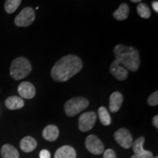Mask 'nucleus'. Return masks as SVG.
Wrapping results in <instances>:
<instances>
[{
    "mask_svg": "<svg viewBox=\"0 0 158 158\" xmlns=\"http://www.w3.org/2000/svg\"><path fill=\"white\" fill-rule=\"evenodd\" d=\"M83 68V62L73 54L64 56L55 63L51 71L53 80L57 82H65L76 76Z\"/></svg>",
    "mask_w": 158,
    "mask_h": 158,
    "instance_id": "nucleus-1",
    "label": "nucleus"
},
{
    "mask_svg": "<svg viewBox=\"0 0 158 158\" xmlns=\"http://www.w3.org/2000/svg\"><path fill=\"white\" fill-rule=\"evenodd\" d=\"M115 62L131 72H135L141 64L138 51L135 48L123 44L116 45L114 48Z\"/></svg>",
    "mask_w": 158,
    "mask_h": 158,
    "instance_id": "nucleus-2",
    "label": "nucleus"
},
{
    "mask_svg": "<svg viewBox=\"0 0 158 158\" xmlns=\"http://www.w3.org/2000/svg\"><path fill=\"white\" fill-rule=\"evenodd\" d=\"M31 70L32 67L31 62L25 57L20 56L12 62L10 73L12 78L19 81L28 76Z\"/></svg>",
    "mask_w": 158,
    "mask_h": 158,
    "instance_id": "nucleus-3",
    "label": "nucleus"
},
{
    "mask_svg": "<svg viewBox=\"0 0 158 158\" xmlns=\"http://www.w3.org/2000/svg\"><path fill=\"white\" fill-rule=\"evenodd\" d=\"M89 105V100L84 97H76V98H71L64 104L65 114L70 117L75 116L86 109Z\"/></svg>",
    "mask_w": 158,
    "mask_h": 158,
    "instance_id": "nucleus-4",
    "label": "nucleus"
},
{
    "mask_svg": "<svg viewBox=\"0 0 158 158\" xmlns=\"http://www.w3.org/2000/svg\"><path fill=\"white\" fill-rule=\"evenodd\" d=\"M35 19V10L31 7H25L15 19V24L19 27H27L34 22Z\"/></svg>",
    "mask_w": 158,
    "mask_h": 158,
    "instance_id": "nucleus-5",
    "label": "nucleus"
},
{
    "mask_svg": "<svg viewBox=\"0 0 158 158\" xmlns=\"http://www.w3.org/2000/svg\"><path fill=\"white\" fill-rule=\"evenodd\" d=\"M114 139L119 146L124 149H130L132 147L133 139L132 134L126 128H120L114 134Z\"/></svg>",
    "mask_w": 158,
    "mask_h": 158,
    "instance_id": "nucleus-6",
    "label": "nucleus"
},
{
    "mask_svg": "<svg viewBox=\"0 0 158 158\" xmlns=\"http://www.w3.org/2000/svg\"><path fill=\"white\" fill-rule=\"evenodd\" d=\"M97 119V114L94 111L85 112L79 116L78 128L81 131L87 132L93 128Z\"/></svg>",
    "mask_w": 158,
    "mask_h": 158,
    "instance_id": "nucleus-7",
    "label": "nucleus"
},
{
    "mask_svg": "<svg viewBox=\"0 0 158 158\" xmlns=\"http://www.w3.org/2000/svg\"><path fill=\"white\" fill-rule=\"evenodd\" d=\"M85 145L89 152L96 155H101L105 150L104 145L101 140L94 135H89L86 137Z\"/></svg>",
    "mask_w": 158,
    "mask_h": 158,
    "instance_id": "nucleus-8",
    "label": "nucleus"
},
{
    "mask_svg": "<svg viewBox=\"0 0 158 158\" xmlns=\"http://www.w3.org/2000/svg\"><path fill=\"white\" fill-rule=\"evenodd\" d=\"M18 92L21 98L32 99L36 94V89L31 83L23 81L19 84Z\"/></svg>",
    "mask_w": 158,
    "mask_h": 158,
    "instance_id": "nucleus-9",
    "label": "nucleus"
},
{
    "mask_svg": "<svg viewBox=\"0 0 158 158\" xmlns=\"http://www.w3.org/2000/svg\"><path fill=\"white\" fill-rule=\"evenodd\" d=\"M110 73L118 81H124L128 76V70L114 61L110 66Z\"/></svg>",
    "mask_w": 158,
    "mask_h": 158,
    "instance_id": "nucleus-10",
    "label": "nucleus"
},
{
    "mask_svg": "<svg viewBox=\"0 0 158 158\" xmlns=\"http://www.w3.org/2000/svg\"><path fill=\"white\" fill-rule=\"evenodd\" d=\"M123 95L119 92H114L110 94L109 100V110L112 113H116L121 108L123 102Z\"/></svg>",
    "mask_w": 158,
    "mask_h": 158,
    "instance_id": "nucleus-11",
    "label": "nucleus"
},
{
    "mask_svg": "<svg viewBox=\"0 0 158 158\" xmlns=\"http://www.w3.org/2000/svg\"><path fill=\"white\" fill-rule=\"evenodd\" d=\"M59 130L54 124H49L43 130V137L48 141H54L58 138Z\"/></svg>",
    "mask_w": 158,
    "mask_h": 158,
    "instance_id": "nucleus-12",
    "label": "nucleus"
},
{
    "mask_svg": "<svg viewBox=\"0 0 158 158\" xmlns=\"http://www.w3.org/2000/svg\"><path fill=\"white\" fill-rule=\"evenodd\" d=\"M54 158H76V152L70 146H63L56 150Z\"/></svg>",
    "mask_w": 158,
    "mask_h": 158,
    "instance_id": "nucleus-13",
    "label": "nucleus"
},
{
    "mask_svg": "<svg viewBox=\"0 0 158 158\" xmlns=\"http://www.w3.org/2000/svg\"><path fill=\"white\" fill-rule=\"evenodd\" d=\"M37 146V141L31 136H26L20 142L21 149L24 152L29 153L34 151Z\"/></svg>",
    "mask_w": 158,
    "mask_h": 158,
    "instance_id": "nucleus-14",
    "label": "nucleus"
},
{
    "mask_svg": "<svg viewBox=\"0 0 158 158\" xmlns=\"http://www.w3.org/2000/svg\"><path fill=\"white\" fill-rule=\"evenodd\" d=\"M5 106L10 110L21 109L24 106V101L21 97L10 96L6 99Z\"/></svg>",
    "mask_w": 158,
    "mask_h": 158,
    "instance_id": "nucleus-15",
    "label": "nucleus"
},
{
    "mask_svg": "<svg viewBox=\"0 0 158 158\" xmlns=\"http://www.w3.org/2000/svg\"><path fill=\"white\" fill-rule=\"evenodd\" d=\"M130 13V7L127 4L122 3L119 5L118 9L114 12L113 16L117 21H124L127 19Z\"/></svg>",
    "mask_w": 158,
    "mask_h": 158,
    "instance_id": "nucleus-16",
    "label": "nucleus"
},
{
    "mask_svg": "<svg viewBox=\"0 0 158 158\" xmlns=\"http://www.w3.org/2000/svg\"><path fill=\"white\" fill-rule=\"evenodd\" d=\"M1 155L2 158H19L18 150L10 144H5L1 149Z\"/></svg>",
    "mask_w": 158,
    "mask_h": 158,
    "instance_id": "nucleus-17",
    "label": "nucleus"
},
{
    "mask_svg": "<svg viewBox=\"0 0 158 158\" xmlns=\"http://www.w3.org/2000/svg\"><path fill=\"white\" fill-rule=\"evenodd\" d=\"M144 142H145V138L143 136L138 138L135 142H133L132 147H133V150L135 155H142V154H146L149 152L143 149Z\"/></svg>",
    "mask_w": 158,
    "mask_h": 158,
    "instance_id": "nucleus-18",
    "label": "nucleus"
},
{
    "mask_svg": "<svg viewBox=\"0 0 158 158\" xmlns=\"http://www.w3.org/2000/svg\"><path fill=\"white\" fill-rule=\"evenodd\" d=\"M98 116L100 118V122L105 126H108L110 125L111 123V118L109 113H108V110L106 109V108L102 107L99 108L98 109Z\"/></svg>",
    "mask_w": 158,
    "mask_h": 158,
    "instance_id": "nucleus-19",
    "label": "nucleus"
},
{
    "mask_svg": "<svg viewBox=\"0 0 158 158\" xmlns=\"http://www.w3.org/2000/svg\"><path fill=\"white\" fill-rule=\"evenodd\" d=\"M21 0H6L5 2V10L6 13H14L21 5Z\"/></svg>",
    "mask_w": 158,
    "mask_h": 158,
    "instance_id": "nucleus-20",
    "label": "nucleus"
},
{
    "mask_svg": "<svg viewBox=\"0 0 158 158\" xmlns=\"http://www.w3.org/2000/svg\"><path fill=\"white\" fill-rule=\"evenodd\" d=\"M137 13L143 19H149L151 16V10L149 6L144 3H140L138 5Z\"/></svg>",
    "mask_w": 158,
    "mask_h": 158,
    "instance_id": "nucleus-21",
    "label": "nucleus"
},
{
    "mask_svg": "<svg viewBox=\"0 0 158 158\" xmlns=\"http://www.w3.org/2000/svg\"><path fill=\"white\" fill-rule=\"evenodd\" d=\"M148 104L151 106H156L158 105V92L155 91L149 97L147 100Z\"/></svg>",
    "mask_w": 158,
    "mask_h": 158,
    "instance_id": "nucleus-22",
    "label": "nucleus"
},
{
    "mask_svg": "<svg viewBox=\"0 0 158 158\" xmlns=\"http://www.w3.org/2000/svg\"><path fill=\"white\" fill-rule=\"evenodd\" d=\"M103 158H116V155L113 149H108L104 150Z\"/></svg>",
    "mask_w": 158,
    "mask_h": 158,
    "instance_id": "nucleus-23",
    "label": "nucleus"
},
{
    "mask_svg": "<svg viewBox=\"0 0 158 158\" xmlns=\"http://www.w3.org/2000/svg\"><path fill=\"white\" fill-rule=\"evenodd\" d=\"M153 157L152 152L149 151L146 154H142V155H134L132 156L131 158H151Z\"/></svg>",
    "mask_w": 158,
    "mask_h": 158,
    "instance_id": "nucleus-24",
    "label": "nucleus"
},
{
    "mask_svg": "<svg viewBox=\"0 0 158 158\" xmlns=\"http://www.w3.org/2000/svg\"><path fill=\"white\" fill-rule=\"evenodd\" d=\"M40 158H51V153L48 150L43 149L40 152Z\"/></svg>",
    "mask_w": 158,
    "mask_h": 158,
    "instance_id": "nucleus-25",
    "label": "nucleus"
},
{
    "mask_svg": "<svg viewBox=\"0 0 158 158\" xmlns=\"http://www.w3.org/2000/svg\"><path fill=\"white\" fill-rule=\"evenodd\" d=\"M152 124H153L154 127H155L157 129V128H158V116L157 115H156L153 117Z\"/></svg>",
    "mask_w": 158,
    "mask_h": 158,
    "instance_id": "nucleus-26",
    "label": "nucleus"
},
{
    "mask_svg": "<svg viewBox=\"0 0 158 158\" xmlns=\"http://www.w3.org/2000/svg\"><path fill=\"white\" fill-rule=\"evenodd\" d=\"M152 8L154 10H155L156 13H158V2L157 1L153 2L152 4Z\"/></svg>",
    "mask_w": 158,
    "mask_h": 158,
    "instance_id": "nucleus-27",
    "label": "nucleus"
},
{
    "mask_svg": "<svg viewBox=\"0 0 158 158\" xmlns=\"http://www.w3.org/2000/svg\"><path fill=\"white\" fill-rule=\"evenodd\" d=\"M131 2H135V3H138V2H141L142 0H130Z\"/></svg>",
    "mask_w": 158,
    "mask_h": 158,
    "instance_id": "nucleus-28",
    "label": "nucleus"
},
{
    "mask_svg": "<svg viewBox=\"0 0 158 158\" xmlns=\"http://www.w3.org/2000/svg\"><path fill=\"white\" fill-rule=\"evenodd\" d=\"M151 158H158V157H157V156H155V157H154V156H153V157H151Z\"/></svg>",
    "mask_w": 158,
    "mask_h": 158,
    "instance_id": "nucleus-29",
    "label": "nucleus"
}]
</instances>
